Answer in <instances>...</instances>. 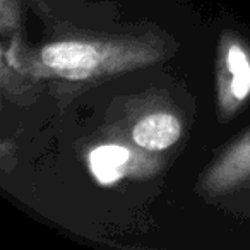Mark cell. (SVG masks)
Instances as JSON below:
<instances>
[{
  "label": "cell",
  "mask_w": 250,
  "mask_h": 250,
  "mask_svg": "<svg viewBox=\"0 0 250 250\" xmlns=\"http://www.w3.org/2000/svg\"><path fill=\"white\" fill-rule=\"evenodd\" d=\"M180 137V122L168 113H156L143 118L134 129V141L149 151L170 147Z\"/></svg>",
  "instance_id": "obj_2"
},
{
  "label": "cell",
  "mask_w": 250,
  "mask_h": 250,
  "mask_svg": "<svg viewBox=\"0 0 250 250\" xmlns=\"http://www.w3.org/2000/svg\"><path fill=\"white\" fill-rule=\"evenodd\" d=\"M228 69L233 74L231 89L236 98H245L250 93V65L247 57L238 46H231L228 52Z\"/></svg>",
  "instance_id": "obj_4"
},
{
  "label": "cell",
  "mask_w": 250,
  "mask_h": 250,
  "mask_svg": "<svg viewBox=\"0 0 250 250\" xmlns=\"http://www.w3.org/2000/svg\"><path fill=\"white\" fill-rule=\"evenodd\" d=\"M127 161H129V151L125 147L106 144V146L96 147L91 153L89 167L93 175L100 180V184L110 185L124 175V167Z\"/></svg>",
  "instance_id": "obj_3"
},
{
  "label": "cell",
  "mask_w": 250,
  "mask_h": 250,
  "mask_svg": "<svg viewBox=\"0 0 250 250\" xmlns=\"http://www.w3.org/2000/svg\"><path fill=\"white\" fill-rule=\"evenodd\" d=\"M45 65L69 79H86L100 63V55L87 43H55L42 52Z\"/></svg>",
  "instance_id": "obj_1"
}]
</instances>
